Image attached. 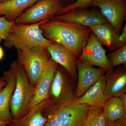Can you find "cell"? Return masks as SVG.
I'll list each match as a JSON object with an SVG mask.
<instances>
[{
	"label": "cell",
	"instance_id": "cell-18",
	"mask_svg": "<svg viewBox=\"0 0 126 126\" xmlns=\"http://www.w3.org/2000/svg\"><path fill=\"white\" fill-rule=\"evenodd\" d=\"M40 0H9L0 2V16L14 22Z\"/></svg>",
	"mask_w": 126,
	"mask_h": 126
},
{
	"label": "cell",
	"instance_id": "cell-26",
	"mask_svg": "<svg viewBox=\"0 0 126 126\" xmlns=\"http://www.w3.org/2000/svg\"><path fill=\"white\" fill-rule=\"evenodd\" d=\"M112 126H126V117L113 122Z\"/></svg>",
	"mask_w": 126,
	"mask_h": 126
},
{
	"label": "cell",
	"instance_id": "cell-33",
	"mask_svg": "<svg viewBox=\"0 0 126 126\" xmlns=\"http://www.w3.org/2000/svg\"><path fill=\"white\" fill-rule=\"evenodd\" d=\"M75 0H69V2H70V4H72V3L74 2L75 1Z\"/></svg>",
	"mask_w": 126,
	"mask_h": 126
},
{
	"label": "cell",
	"instance_id": "cell-24",
	"mask_svg": "<svg viewBox=\"0 0 126 126\" xmlns=\"http://www.w3.org/2000/svg\"><path fill=\"white\" fill-rule=\"evenodd\" d=\"M15 24L14 22L7 20L5 16H0V38L5 39Z\"/></svg>",
	"mask_w": 126,
	"mask_h": 126
},
{
	"label": "cell",
	"instance_id": "cell-12",
	"mask_svg": "<svg viewBox=\"0 0 126 126\" xmlns=\"http://www.w3.org/2000/svg\"><path fill=\"white\" fill-rule=\"evenodd\" d=\"M77 69L78 81L75 92V98L83 96L91 87L104 76L107 72L101 68L83 64L78 61Z\"/></svg>",
	"mask_w": 126,
	"mask_h": 126
},
{
	"label": "cell",
	"instance_id": "cell-31",
	"mask_svg": "<svg viewBox=\"0 0 126 126\" xmlns=\"http://www.w3.org/2000/svg\"><path fill=\"white\" fill-rule=\"evenodd\" d=\"M9 124V123L5 121L4 120L0 118V126L5 124H7L8 125Z\"/></svg>",
	"mask_w": 126,
	"mask_h": 126
},
{
	"label": "cell",
	"instance_id": "cell-23",
	"mask_svg": "<svg viewBox=\"0 0 126 126\" xmlns=\"http://www.w3.org/2000/svg\"><path fill=\"white\" fill-rule=\"evenodd\" d=\"M94 0H77L72 4L64 6L59 12L58 15L65 14L66 12L78 9H87L90 6L91 2ZM56 15V16H57Z\"/></svg>",
	"mask_w": 126,
	"mask_h": 126
},
{
	"label": "cell",
	"instance_id": "cell-3",
	"mask_svg": "<svg viewBox=\"0 0 126 126\" xmlns=\"http://www.w3.org/2000/svg\"><path fill=\"white\" fill-rule=\"evenodd\" d=\"M49 20L30 24H15L4 40V46L7 48L15 47L20 50L34 47L47 48L54 41L44 37L40 26Z\"/></svg>",
	"mask_w": 126,
	"mask_h": 126
},
{
	"label": "cell",
	"instance_id": "cell-17",
	"mask_svg": "<svg viewBox=\"0 0 126 126\" xmlns=\"http://www.w3.org/2000/svg\"><path fill=\"white\" fill-rule=\"evenodd\" d=\"M106 86L105 75L91 87L83 96L76 98L77 103L88 105L91 108L101 107L106 100L104 97Z\"/></svg>",
	"mask_w": 126,
	"mask_h": 126
},
{
	"label": "cell",
	"instance_id": "cell-5",
	"mask_svg": "<svg viewBox=\"0 0 126 126\" xmlns=\"http://www.w3.org/2000/svg\"><path fill=\"white\" fill-rule=\"evenodd\" d=\"M50 59L46 47H34L23 50H17L16 60L35 87Z\"/></svg>",
	"mask_w": 126,
	"mask_h": 126
},
{
	"label": "cell",
	"instance_id": "cell-19",
	"mask_svg": "<svg viewBox=\"0 0 126 126\" xmlns=\"http://www.w3.org/2000/svg\"><path fill=\"white\" fill-rule=\"evenodd\" d=\"M102 45H104L110 50L115 49V45L119 34L109 23H103L89 27Z\"/></svg>",
	"mask_w": 126,
	"mask_h": 126
},
{
	"label": "cell",
	"instance_id": "cell-30",
	"mask_svg": "<svg viewBox=\"0 0 126 126\" xmlns=\"http://www.w3.org/2000/svg\"><path fill=\"white\" fill-rule=\"evenodd\" d=\"M63 3L64 6H67L68 5L70 4L69 0H60Z\"/></svg>",
	"mask_w": 126,
	"mask_h": 126
},
{
	"label": "cell",
	"instance_id": "cell-6",
	"mask_svg": "<svg viewBox=\"0 0 126 126\" xmlns=\"http://www.w3.org/2000/svg\"><path fill=\"white\" fill-rule=\"evenodd\" d=\"M63 7L60 0H40L23 13L15 24H30L52 19Z\"/></svg>",
	"mask_w": 126,
	"mask_h": 126
},
{
	"label": "cell",
	"instance_id": "cell-9",
	"mask_svg": "<svg viewBox=\"0 0 126 126\" xmlns=\"http://www.w3.org/2000/svg\"><path fill=\"white\" fill-rule=\"evenodd\" d=\"M77 61L83 64L96 66L106 72L113 69L107 57L106 50L92 32Z\"/></svg>",
	"mask_w": 126,
	"mask_h": 126
},
{
	"label": "cell",
	"instance_id": "cell-16",
	"mask_svg": "<svg viewBox=\"0 0 126 126\" xmlns=\"http://www.w3.org/2000/svg\"><path fill=\"white\" fill-rule=\"evenodd\" d=\"M48 99L34 106L25 115L19 119H12L8 126H44L47 121L43 115L44 109L50 106Z\"/></svg>",
	"mask_w": 126,
	"mask_h": 126
},
{
	"label": "cell",
	"instance_id": "cell-2",
	"mask_svg": "<svg viewBox=\"0 0 126 126\" xmlns=\"http://www.w3.org/2000/svg\"><path fill=\"white\" fill-rule=\"evenodd\" d=\"M10 68L16 78L15 88L10 102V111L12 119H16L23 117L31 110L35 87L17 60L11 63Z\"/></svg>",
	"mask_w": 126,
	"mask_h": 126
},
{
	"label": "cell",
	"instance_id": "cell-1",
	"mask_svg": "<svg viewBox=\"0 0 126 126\" xmlns=\"http://www.w3.org/2000/svg\"><path fill=\"white\" fill-rule=\"evenodd\" d=\"M40 28L45 38L67 47L78 58L87 43L92 32L88 27L54 19L43 23Z\"/></svg>",
	"mask_w": 126,
	"mask_h": 126
},
{
	"label": "cell",
	"instance_id": "cell-27",
	"mask_svg": "<svg viewBox=\"0 0 126 126\" xmlns=\"http://www.w3.org/2000/svg\"><path fill=\"white\" fill-rule=\"evenodd\" d=\"M120 98L121 99L124 111L126 113V94L122 95Z\"/></svg>",
	"mask_w": 126,
	"mask_h": 126
},
{
	"label": "cell",
	"instance_id": "cell-25",
	"mask_svg": "<svg viewBox=\"0 0 126 126\" xmlns=\"http://www.w3.org/2000/svg\"><path fill=\"white\" fill-rule=\"evenodd\" d=\"M126 44V24L123 27L121 33L119 34L118 37L116 45L115 50L118 49L125 45Z\"/></svg>",
	"mask_w": 126,
	"mask_h": 126
},
{
	"label": "cell",
	"instance_id": "cell-10",
	"mask_svg": "<svg viewBox=\"0 0 126 126\" xmlns=\"http://www.w3.org/2000/svg\"><path fill=\"white\" fill-rule=\"evenodd\" d=\"M53 19L64 22L76 23L88 28L108 22L100 11L94 9H74L65 14L55 16Z\"/></svg>",
	"mask_w": 126,
	"mask_h": 126
},
{
	"label": "cell",
	"instance_id": "cell-15",
	"mask_svg": "<svg viewBox=\"0 0 126 126\" xmlns=\"http://www.w3.org/2000/svg\"><path fill=\"white\" fill-rule=\"evenodd\" d=\"M3 75V79L6 82V84L0 92V118L9 124L12 120L10 105L15 88L16 78L10 68L5 71Z\"/></svg>",
	"mask_w": 126,
	"mask_h": 126
},
{
	"label": "cell",
	"instance_id": "cell-11",
	"mask_svg": "<svg viewBox=\"0 0 126 126\" xmlns=\"http://www.w3.org/2000/svg\"><path fill=\"white\" fill-rule=\"evenodd\" d=\"M47 48L51 59L64 68L72 79H76L78 77L76 55L67 47L56 42L51 43Z\"/></svg>",
	"mask_w": 126,
	"mask_h": 126
},
{
	"label": "cell",
	"instance_id": "cell-13",
	"mask_svg": "<svg viewBox=\"0 0 126 126\" xmlns=\"http://www.w3.org/2000/svg\"><path fill=\"white\" fill-rule=\"evenodd\" d=\"M104 97L106 100L112 97H119L126 93V65L106 72Z\"/></svg>",
	"mask_w": 126,
	"mask_h": 126
},
{
	"label": "cell",
	"instance_id": "cell-4",
	"mask_svg": "<svg viewBox=\"0 0 126 126\" xmlns=\"http://www.w3.org/2000/svg\"><path fill=\"white\" fill-rule=\"evenodd\" d=\"M89 108L86 104L78 103L74 98L50 105L43 112L53 115L60 126H82Z\"/></svg>",
	"mask_w": 126,
	"mask_h": 126
},
{
	"label": "cell",
	"instance_id": "cell-8",
	"mask_svg": "<svg viewBox=\"0 0 126 126\" xmlns=\"http://www.w3.org/2000/svg\"><path fill=\"white\" fill-rule=\"evenodd\" d=\"M90 6L99 8L117 34L121 33L126 17V0H94Z\"/></svg>",
	"mask_w": 126,
	"mask_h": 126
},
{
	"label": "cell",
	"instance_id": "cell-34",
	"mask_svg": "<svg viewBox=\"0 0 126 126\" xmlns=\"http://www.w3.org/2000/svg\"><path fill=\"white\" fill-rule=\"evenodd\" d=\"M9 0H0V2H4V1H7Z\"/></svg>",
	"mask_w": 126,
	"mask_h": 126
},
{
	"label": "cell",
	"instance_id": "cell-35",
	"mask_svg": "<svg viewBox=\"0 0 126 126\" xmlns=\"http://www.w3.org/2000/svg\"><path fill=\"white\" fill-rule=\"evenodd\" d=\"M8 126L7 125V124H3V125H2V126Z\"/></svg>",
	"mask_w": 126,
	"mask_h": 126
},
{
	"label": "cell",
	"instance_id": "cell-21",
	"mask_svg": "<svg viewBox=\"0 0 126 126\" xmlns=\"http://www.w3.org/2000/svg\"><path fill=\"white\" fill-rule=\"evenodd\" d=\"M108 119L103 108L90 107L82 126H106Z\"/></svg>",
	"mask_w": 126,
	"mask_h": 126
},
{
	"label": "cell",
	"instance_id": "cell-14",
	"mask_svg": "<svg viewBox=\"0 0 126 126\" xmlns=\"http://www.w3.org/2000/svg\"><path fill=\"white\" fill-rule=\"evenodd\" d=\"M59 64L50 59L35 87L32 107L49 97L50 88Z\"/></svg>",
	"mask_w": 126,
	"mask_h": 126
},
{
	"label": "cell",
	"instance_id": "cell-7",
	"mask_svg": "<svg viewBox=\"0 0 126 126\" xmlns=\"http://www.w3.org/2000/svg\"><path fill=\"white\" fill-rule=\"evenodd\" d=\"M74 80L65 69L58 66L49 91L50 105L71 101L74 98Z\"/></svg>",
	"mask_w": 126,
	"mask_h": 126
},
{
	"label": "cell",
	"instance_id": "cell-28",
	"mask_svg": "<svg viewBox=\"0 0 126 126\" xmlns=\"http://www.w3.org/2000/svg\"><path fill=\"white\" fill-rule=\"evenodd\" d=\"M6 84V82L3 79V78L2 79L0 78V92L4 87Z\"/></svg>",
	"mask_w": 126,
	"mask_h": 126
},
{
	"label": "cell",
	"instance_id": "cell-32",
	"mask_svg": "<svg viewBox=\"0 0 126 126\" xmlns=\"http://www.w3.org/2000/svg\"><path fill=\"white\" fill-rule=\"evenodd\" d=\"M112 122H110L108 119L107 123L106 126H112Z\"/></svg>",
	"mask_w": 126,
	"mask_h": 126
},
{
	"label": "cell",
	"instance_id": "cell-29",
	"mask_svg": "<svg viewBox=\"0 0 126 126\" xmlns=\"http://www.w3.org/2000/svg\"><path fill=\"white\" fill-rule=\"evenodd\" d=\"M2 39L0 38V43L2 40ZM4 52L2 47L0 46V60L4 58Z\"/></svg>",
	"mask_w": 126,
	"mask_h": 126
},
{
	"label": "cell",
	"instance_id": "cell-20",
	"mask_svg": "<svg viewBox=\"0 0 126 126\" xmlns=\"http://www.w3.org/2000/svg\"><path fill=\"white\" fill-rule=\"evenodd\" d=\"M103 107L109 121L113 122L126 117L121 99L119 97H112L106 100Z\"/></svg>",
	"mask_w": 126,
	"mask_h": 126
},
{
	"label": "cell",
	"instance_id": "cell-22",
	"mask_svg": "<svg viewBox=\"0 0 126 126\" xmlns=\"http://www.w3.org/2000/svg\"><path fill=\"white\" fill-rule=\"evenodd\" d=\"M112 69L116 66L126 64V44L122 47L107 55Z\"/></svg>",
	"mask_w": 126,
	"mask_h": 126
}]
</instances>
